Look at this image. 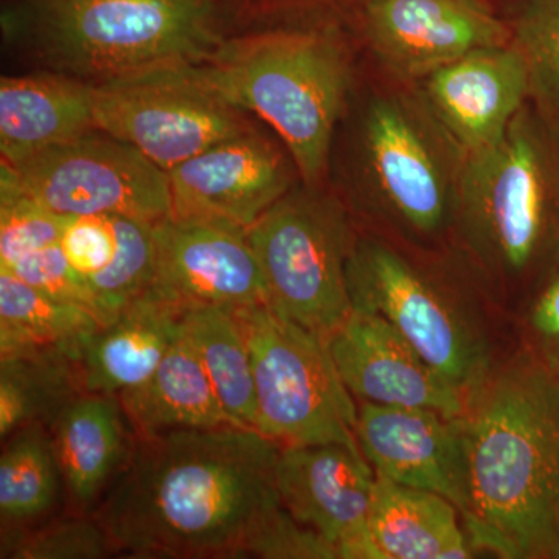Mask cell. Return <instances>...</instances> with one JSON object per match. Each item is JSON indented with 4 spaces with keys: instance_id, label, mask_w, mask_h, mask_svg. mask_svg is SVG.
I'll list each match as a JSON object with an SVG mask.
<instances>
[{
    "instance_id": "cell-31",
    "label": "cell",
    "mask_w": 559,
    "mask_h": 559,
    "mask_svg": "<svg viewBox=\"0 0 559 559\" xmlns=\"http://www.w3.org/2000/svg\"><path fill=\"white\" fill-rule=\"evenodd\" d=\"M68 216L58 215L28 197L9 176L0 173V270L60 245Z\"/></svg>"
},
{
    "instance_id": "cell-14",
    "label": "cell",
    "mask_w": 559,
    "mask_h": 559,
    "mask_svg": "<svg viewBox=\"0 0 559 559\" xmlns=\"http://www.w3.org/2000/svg\"><path fill=\"white\" fill-rule=\"evenodd\" d=\"M146 290L182 312L267 305L248 231L213 221L168 216L154 224V272Z\"/></svg>"
},
{
    "instance_id": "cell-21",
    "label": "cell",
    "mask_w": 559,
    "mask_h": 559,
    "mask_svg": "<svg viewBox=\"0 0 559 559\" xmlns=\"http://www.w3.org/2000/svg\"><path fill=\"white\" fill-rule=\"evenodd\" d=\"M182 311L145 290L116 319L86 334L80 369L86 393L120 395L143 384L180 333Z\"/></svg>"
},
{
    "instance_id": "cell-11",
    "label": "cell",
    "mask_w": 559,
    "mask_h": 559,
    "mask_svg": "<svg viewBox=\"0 0 559 559\" xmlns=\"http://www.w3.org/2000/svg\"><path fill=\"white\" fill-rule=\"evenodd\" d=\"M0 173L68 218L128 216L159 223L171 215L168 173L100 130L2 164Z\"/></svg>"
},
{
    "instance_id": "cell-9",
    "label": "cell",
    "mask_w": 559,
    "mask_h": 559,
    "mask_svg": "<svg viewBox=\"0 0 559 559\" xmlns=\"http://www.w3.org/2000/svg\"><path fill=\"white\" fill-rule=\"evenodd\" d=\"M235 314L252 360L255 430L280 447L342 444L360 452L358 403L341 380L326 341L267 305Z\"/></svg>"
},
{
    "instance_id": "cell-27",
    "label": "cell",
    "mask_w": 559,
    "mask_h": 559,
    "mask_svg": "<svg viewBox=\"0 0 559 559\" xmlns=\"http://www.w3.org/2000/svg\"><path fill=\"white\" fill-rule=\"evenodd\" d=\"M180 323L215 389L221 406L241 428L255 429L252 360L235 310L194 308L182 312Z\"/></svg>"
},
{
    "instance_id": "cell-22",
    "label": "cell",
    "mask_w": 559,
    "mask_h": 559,
    "mask_svg": "<svg viewBox=\"0 0 559 559\" xmlns=\"http://www.w3.org/2000/svg\"><path fill=\"white\" fill-rule=\"evenodd\" d=\"M95 130L91 84L44 70L0 80L2 164Z\"/></svg>"
},
{
    "instance_id": "cell-8",
    "label": "cell",
    "mask_w": 559,
    "mask_h": 559,
    "mask_svg": "<svg viewBox=\"0 0 559 559\" xmlns=\"http://www.w3.org/2000/svg\"><path fill=\"white\" fill-rule=\"evenodd\" d=\"M359 230L336 191L300 180L246 230L267 307L329 341L353 311L347 266Z\"/></svg>"
},
{
    "instance_id": "cell-6",
    "label": "cell",
    "mask_w": 559,
    "mask_h": 559,
    "mask_svg": "<svg viewBox=\"0 0 559 559\" xmlns=\"http://www.w3.org/2000/svg\"><path fill=\"white\" fill-rule=\"evenodd\" d=\"M347 286L353 310L389 322L466 399L516 345L509 319L455 252H419L360 229Z\"/></svg>"
},
{
    "instance_id": "cell-32",
    "label": "cell",
    "mask_w": 559,
    "mask_h": 559,
    "mask_svg": "<svg viewBox=\"0 0 559 559\" xmlns=\"http://www.w3.org/2000/svg\"><path fill=\"white\" fill-rule=\"evenodd\" d=\"M114 557L112 546L94 514H68L25 530L2 544V558L100 559Z\"/></svg>"
},
{
    "instance_id": "cell-5",
    "label": "cell",
    "mask_w": 559,
    "mask_h": 559,
    "mask_svg": "<svg viewBox=\"0 0 559 559\" xmlns=\"http://www.w3.org/2000/svg\"><path fill=\"white\" fill-rule=\"evenodd\" d=\"M352 40L340 25L241 33L197 64L213 90L274 131L301 182L329 186L334 143L355 95Z\"/></svg>"
},
{
    "instance_id": "cell-10",
    "label": "cell",
    "mask_w": 559,
    "mask_h": 559,
    "mask_svg": "<svg viewBox=\"0 0 559 559\" xmlns=\"http://www.w3.org/2000/svg\"><path fill=\"white\" fill-rule=\"evenodd\" d=\"M92 98L98 130L167 173L216 143L259 130L255 117L210 86L197 62L97 84Z\"/></svg>"
},
{
    "instance_id": "cell-12",
    "label": "cell",
    "mask_w": 559,
    "mask_h": 559,
    "mask_svg": "<svg viewBox=\"0 0 559 559\" xmlns=\"http://www.w3.org/2000/svg\"><path fill=\"white\" fill-rule=\"evenodd\" d=\"M348 31L404 86L469 51L510 44L509 24L492 0H359Z\"/></svg>"
},
{
    "instance_id": "cell-24",
    "label": "cell",
    "mask_w": 559,
    "mask_h": 559,
    "mask_svg": "<svg viewBox=\"0 0 559 559\" xmlns=\"http://www.w3.org/2000/svg\"><path fill=\"white\" fill-rule=\"evenodd\" d=\"M117 396L138 437L238 426L221 406L182 323L179 336L148 380Z\"/></svg>"
},
{
    "instance_id": "cell-23",
    "label": "cell",
    "mask_w": 559,
    "mask_h": 559,
    "mask_svg": "<svg viewBox=\"0 0 559 559\" xmlns=\"http://www.w3.org/2000/svg\"><path fill=\"white\" fill-rule=\"evenodd\" d=\"M369 532L378 559H466L479 555L454 503L378 476Z\"/></svg>"
},
{
    "instance_id": "cell-19",
    "label": "cell",
    "mask_w": 559,
    "mask_h": 559,
    "mask_svg": "<svg viewBox=\"0 0 559 559\" xmlns=\"http://www.w3.org/2000/svg\"><path fill=\"white\" fill-rule=\"evenodd\" d=\"M49 430L68 514L94 513L138 440L119 396L81 393L58 414Z\"/></svg>"
},
{
    "instance_id": "cell-25",
    "label": "cell",
    "mask_w": 559,
    "mask_h": 559,
    "mask_svg": "<svg viewBox=\"0 0 559 559\" xmlns=\"http://www.w3.org/2000/svg\"><path fill=\"white\" fill-rule=\"evenodd\" d=\"M81 341L0 356V439L25 426L49 428L70 401L86 393L80 369Z\"/></svg>"
},
{
    "instance_id": "cell-4",
    "label": "cell",
    "mask_w": 559,
    "mask_h": 559,
    "mask_svg": "<svg viewBox=\"0 0 559 559\" xmlns=\"http://www.w3.org/2000/svg\"><path fill=\"white\" fill-rule=\"evenodd\" d=\"M349 128L347 180L334 191L360 229L419 252H454L466 153L418 87L373 92Z\"/></svg>"
},
{
    "instance_id": "cell-13",
    "label": "cell",
    "mask_w": 559,
    "mask_h": 559,
    "mask_svg": "<svg viewBox=\"0 0 559 559\" xmlns=\"http://www.w3.org/2000/svg\"><path fill=\"white\" fill-rule=\"evenodd\" d=\"M171 215L248 230L300 182L278 138L250 131L224 140L168 171Z\"/></svg>"
},
{
    "instance_id": "cell-16",
    "label": "cell",
    "mask_w": 559,
    "mask_h": 559,
    "mask_svg": "<svg viewBox=\"0 0 559 559\" xmlns=\"http://www.w3.org/2000/svg\"><path fill=\"white\" fill-rule=\"evenodd\" d=\"M356 437L378 477L450 500L466 524L469 462L462 415L358 403Z\"/></svg>"
},
{
    "instance_id": "cell-18",
    "label": "cell",
    "mask_w": 559,
    "mask_h": 559,
    "mask_svg": "<svg viewBox=\"0 0 559 559\" xmlns=\"http://www.w3.org/2000/svg\"><path fill=\"white\" fill-rule=\"evenodd\" d=\"M415 86L466 156L498 142L532 100L527 66L511 44L469 51Z\"/></svg>"
},
{
    "instance_id": "cell-33",
    "label": "cell",
    "mask_w": 559,
    "mask_h": 559,
    "mask_svg": "<svg viewBox=\"0 0 559 559\" xmlns=\"http://www.w3.org/2000/svg\"><path fill=\"white\" fill-rule=\"evenodd\" d=\"M513 322L521 344L559 370V255Z\"/></svg>"
},
{
    "instance_id": "cell-15",
    "label": "cell",
    "mask_w": 559,
    "mask_h": 559,
    "mask_svg": "<svg viewBox=\"0 0 559 559\" xmlns=\"http://www.w3.org/2000/svg\"><path fill=\"white\" fill-rule=\"evenodd\" d=\"M275 480L283 509L337 559H378L369 532L377 474L364 454L342 444L280 447Z\"/></svg>"
},
{
    "instance_id": "cell-1",
    "label": "cell",
    "mask_w": 559,
    "mask_h": 559,
    "mask_svg": "<svg viewBox=\"0 0 559 559\" xmlns=\"http://www.w3.org/2000/svg\"><path fill=\"white\" fill-rule=\"evenodd\" d=\"M278 454L240 426L138 437L92 514L120 557L337 559L283 509Z\"/></svg>"
},
{
    "instance_id": "cell-34",
    "label": "cell",
    "mask_w": 559,
    "mask_h": 559,
    "mask_svg": "<svg viewBox=\"0 0 559 559\" xmlns=\"http://www.w3.org/2000/svg\"><path fill=\"white\" fill-rule=\"evenodd\" d=\"M0 271H9L32 285L33 288L43 290L51 299L84 308L97 318L94 301L83 283L76 277L75 272L70 267L61 245L40 249L17 261L10 270Z\"/></svg>"
},
{
    "instance_id": "cell-7",
    "label": "cell",
    "mask_w": 559,
    "mask_h": 559,
    "mask_svg": "<svg viewBox=\"0 0 559 559\" xmlns=\"http://www.w3.org/2000/svg\"><path fill=\"white\" fill-rule=\"evenodd\" d=\"M2 31L36 70L91 86L204 61L229 36L218 0H13Z\"/></svg>"
},
{
    "instance_id": "cell-29",
    "label": "cell",
    "mask_w": 559,
    "mask_h": 559,
    "mask_svg": "<svg viewBox=\"0 0 559 559\" xmlns=\"http://www.w3.org/2000/svg\"><path fill=\"white\" fill-rule=\"evenodd\" d=\"M503 16L527 66L532 102L559 121V0H511Z\"/></svg>"
},
{
    "instance_id": "cell-20",
    "label": "cell",
    "mask_w": 559,
    "mask_h": 559,
    "mask_svg": "<svg viewBox=\"0 0 559 559\" xmlns=\"http://www.w3.org/2000/svg\"><path fill=\"white\" fill-rule=\"evenodd\" d=\"M60 245L102 325L150 288L154 223L128 216H70Z\"/></svg>"
},
{
    "instance_id": "cell-26",
    "label": "cell",
    "mask_w": 559,
    "mask_h": 559,
    "mask_svg": "<svg viewBox=\"0 0 559 559\" xmlns=\"http://www.w3.org/2000/svg\"><path fill=\"white\" fill-rule=\"evenodd\" d=\"M2 443L0 521L3 544L46 522L64 498V481L47 426H25Z\"/></svg>"
},
{
    "instance_id": "cell-3",
    "label": "cell",
    "mask_w": 559,
    "mask_h": 559,
    "mask_svg": "<svg viewBox=\"0 0 559 559\" xmlns=\"http://www.w3.org/2000/svg\"><path fill=\"white\" fill-rule=\"evenodd\" d=\"M555 121L530 100L460 182L455 253L511 322L559 255Z\"/></svg>"
},
{
    "instance_id": "cell-2",
    "label": "cell",
    "mask_w": 559,
    "mask_h": 559,
    "mask_svg": "<svg viewBox=\"0 0 559 559\" xmlns=\"http://www.w3.org/2000/svg\"><path fill=\"white\" fill-rule=\"evenodd\" d=\"M477 554L559 559V370L518 342L468 395L465 414Z\"/></svg>"
},
{
    "instance_id": "cell-17",
    "label": "cell",
    "mask_w": 559,
    "mask_h": 559,
    "mask_svg": "<svg viewBox=\"0 0 559 559\" xmlns=\"http://www.w3.org/2000/svg\"><path fill=\"white\" fill-rule=\"evenodd\" d=\"M326 345L356 403L419 407L448 417L465 414V393L444 380L399 331L373 312L353 310Z\"/></svg>"
},
{
    "instance_id": "cell-28",
    "label": "cell",
    "mask_w": 559,
    "mask_h": 559,
    "mask_svg": "<svg viewBox=\"0 0 559 559\" xmlns=\"http://www.w3.org/2000/svg\"><path fill=\"white\" fill-rule=\"evenodd\" d=\"M102 323L84 308L51 299L0 271V356L75 345Z\"/></svg>"
},
{
    "instance_id": "cell-30",
    "label": "cell",
    "mask_w": 559,
    "mask_h": 559,
    "mask_svg": "<svg viewBox=\"0 0 559 559\" xmlns=\"http://www.w3.org/2000/svg\"><path fill=\"white\" fill-rule=\"evenodd\" d=\"M226 31L231 35L271 28L340 27L359 0H218Z\"/></svg>"
}]
</instances>
